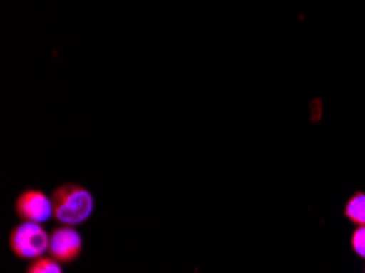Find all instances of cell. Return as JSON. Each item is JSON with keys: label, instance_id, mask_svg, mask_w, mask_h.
Wrapping results in <instances>:
<instances>
[{"label": "cell", "instance_id": "obj_6", "mask_svg": "<svg viewBox=\"0 0 365 273\" xmlns=\"http://www.w3.org/2000/svg\"><path fill=\"white\" fill-rule=\"evenodd\" d=\"M26 273H63V264L53 255H41L30 260V265L26 267Z\"/></svg>", "mask_w": 365, "mask_h": 273}, {"label": "cell", "instance_id": "obj_5", "mask_svg": "<svg viewBox=\"0 0 365 273\" xmlns=\"http://www.w3.org/2000/svg\"><path fill=\"white\" fill-rule=\"evenodd\" d=\"M346 218L357 226L365 225V193H356L344 208Z\"/></svg>", "mask_w": 365, "mask_h": 273}, {"label": "cell", "instance_id": "obj_3", "mask_svg": "<svg viewBox=\"0 0 365 273\" xmlns=\"http://www.w3.org/2000/svg\"><path fill=\"white\" fill-rule=\"evenodd\" d=\"M77 226L59 225L49 232V255L58 259L61 264H73L84 249V239L76 230Z\"/></svg>", "mask_w": 365, "mask_h": 273}, {"label": "cell", "instance_id": "obj_2", "mask_svg": "<svg viewBox=\"0 0 365 273\" xmlns=\"http://www.w3.org/2000/svg\"><path fill=\"white\" fill-rule=\"evenodd\" d=\"M9 247L16 259L33 260L49 252V234L43 222L21 220L9 234Z\"/></svg>", "mask_w": 365, "mask_h": 273}, {"label": "cell", "instance_id": "obj_1", "mask_svg": "<svg viewBox=\"0 0 365 273\" xmlns=\"http://www.w3.org/2000/svg\"><path fill=\"white\" fill-rule=\"evenodd\" d=\"M54 220L59 225L81 226L91 220L96 210V198L92 192L79 183H63L53 192Z\"/></svg>", "mask_w": 365, "mask_h": 273}, {"label": "cell", "instance_id": "obj_7", "mask_svg": "<svg viewBox=\"0 0 365 273\" xmlns=\"http://www.w3.org/2000/svg\"><path fill=\"white\" fill-rule=\"evenodd\" d=\"M352 249L356 250L359 257L365 259V225L359 226L352 234Z\"/></svg>", "mask_w": 365, "mask_h": 273}, {"label": "cell", "instance_id": "obj_4", "mask_svg": "<svg viewBox=\"0 0 365 273\" xmlns=\"http://www.w3.org/2000/svg\"><path fill=\"white\" fill-rule=\"evenodd\" d=\"M15 211L20 220L46 222L54 218L53 197L40 188H26L16 197Z\"/></svg>", "mask_w": 365, "mask_h": 273}]
</instances>
